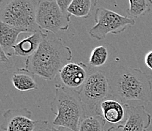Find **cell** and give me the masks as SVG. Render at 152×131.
<instances>
[{
    "label": "cell",
    "instance_id": "6da1fadb",
    "mask_svg": "<svg viewBox=\"0 0 152 131\" xmlns=\"http://www.w3.org/2000/svg\"><path fill=\"white\" fill-rule=\"evenodd\" d=\"M72 58V50L61 39L52 33H45L38 49L26 59L23 68L45 81H52Z\"/></svg>",
    "mask_w": 152,
    "mask_h": 131
},
{
    "label": "cell",
    "instance_id": "7a4b0ae2",
    "mask_svg": "<svg viewBox=\"0 0 152 131\" xmlns=\"http://www.w3.org/2000/svg\"><path fill=\"white\" fill-rule=\"evenodd\" d=\"M107 75L110 95L124 104L131 101L152 102L151 77L141 69L121 67Z\"/></svg>",
    "mask_w": 152,
    "mask_h": 131
},
{
    "label": "cell",
    "instance_id": "3957f363",
    "mask_svg": "<svg viewBox=\"0 0 152 131\" xmlns=\"http://www.w3.org/2000/svg\"><path fill=\"white\" fill-rule=\"evenodd\" d=\"M50 107L55 115L52 124L78 131L80 121L84 115L80 90L69 89L62 84H56Z\"/></svg>",
    "mask_w": 152,
    "mask_h": 131
},
{
    "label": "cell",
    "instance_id": "277c9868",
    "mask_svg": "<svg viewBox=\"0 0 152 131\" xmlns=\"http://www.w3.org/2000/svg\"><path fill=\"white\" fill-rule=\"evenodd\" d=\"M38 0H1L0 22L21 30L34 34L40 30L37 24Z\"/></svg>",
    "mask_w": 152,
    "mask_h": 131
},
{
    "label": "cell",
    "instance_id": "5b68a950",
    "mask_svg": "<svg viewBox=\"0 0 152 131\" xmlns=\"http://www.w3.org/2000/svg\"><path fill=\"white\" fill-rule=\"evenodd\" d=\"M80 93L84 107V114H96L95 111L101 102L110 95L108 75L88 64V75L80 89Z\"/></svg>",
    "mask_w": 152,
    "mask_h": 131
},
{
    "label": "cell",
    "instance_id": "8992f818",
    "mask_svg": "<svg viewBox=\"0 0 152 131\" xmlns=\"http://www.w3.org/2000/svg\"><path fill=\"white\" fill-rule=\"evenodd\" d=\"M95 24L89 30V35L98 40L105 39L109 34L114 35L121 34L134 26L135 23L133 18L103 7L98 8L95 12Z\"/></svg>",
    "mask_w": 152,
    "mask_h": 131
},
{
    "label": "cell",
    "instance_id": "52a82bcc",
    "mask_svg": "<svg viewBox=\"0 0 152 131\" xmlns=\"http://www.w3.org/2000/svg\"><path fill=\"white\" fill-rule=\"evenodd\" d=\"M36 20L41 30H46L53 34L67 31L70 27V18L61 11L57 0L39 1Z\"/></svg>",
    "mask_w": 152,
    "mask_h": 131
},
{
    "label": "cell",
    "instance_id": "ba28073f",
    "mask_svg": "<svg viewBox=\"0 0 152 131\" xmlns=\"http://www.w3.org/2000/svg\"><path fill=\"white\" fill-rule=\"evenodd\" d=\"M33 113L27 108L9 109L2 114L1 130L2 131H38V128L48 124L46 121L32 119Z\"/></svg>",
    "mask_w": 152,
    "mask_h": 131
},
{
    "label": "cell",
    "instance_id": "9c48e42d",
    "mask_svg": "<svg viewBox=\"0 0 152 131\" xmlns=\"http://www.w3.org/2000/svg\"><path fill=\"white\" fill-rule=\"evenodd\" d=\"M126 105L110 95L101 102L95 113L106 122L120 126L126 118Z\"/></svg>",
    "mask_w": 152,
    "mask_h": 131
},
{
    "label": "cell",
    "instance_id": "30bf717a",
    "mask_svg": "<svg viewBox=\"0 0 152 131\" xmlns=\"http://www.w3.org/2000/svg\"><path fill=\"white\" fill-rule=\"evenodd\" d=\"M151 124V115L144 105H126V118L124 124L117 126L122 131H146Z\"/></svg>",
    "mask_w": 152,
    "mask_h": 131
},
{
    "label": "cell",
    "instance_id": "8fae6325",
    "mask_svg": "<svg viewBox=\"0 0 152 131\" xmlns=\"http://www.w3.org/2000/svg\"><path fill=\"white\" fill-rule=\"evenodd\" d=\"M88 75V64L83 62H70L61 70L59 76L63 86L80 90Z\"/></svg>",
    "mask_w": 152,
    "mask_h": 131
},
{
    "label": "cell",
    "instance_id": "7c38bea8",
    "mask_svg": "<svg viewBox=\"0 0 152 131\" xmlns=\"http://www.w3.org/2000/svg\"><path fill=\"white\" fill-rule=\"evenodd\" d=\"M44 34L45 33L40 30L17 42L13 47L14 56L22 58L26 57V59L31 56L40 45Z\"/></svg>",
    "mask_w": 152,
    "mask_h": 131
},
{
    "label": "cell",
    "instance_id": "4fadbf2b",
    "mask_svg": "<svg viewBox=\"0 0 152 131\" xmlns=\"http://www.w3.org/2000/svg\"><path fill=\"white\" fill-rule=\"evenodd\" d=\"M0 45L1 49L5 52L9 57L14 56L13 47L17 43L19 34H22L21 30L7 25L0 22Z\"/></svg>",
    "mask_w": 152,
    "mask_h": 131
},
{
    "label": "cell",
    "instance_id": "5bb4252c",
    "mask_svg": "<svg viewBox=\"0 0 152 131\" xmlns=\"http://www.w3.org/2000/svg\"><path fill=\"white\" fill-rule=\"evenodd\" d=\"M12 83L18 90L30 92L39 89L34 75L24 68H18L12 76Z\"/></svg>",
    "mask_w": 152,
    "mask_h": 131
},
{
    "label": "cell",
    "instance_id": "9a60e30c",
    "mask_svg": "<svg viewBox=\"0 0 152 131\" xmlns=\"http://www.w3.org/2000/svg\"><path fill=\"white\" fill-rule=\"evenodd\" d=\"M97 4L95 0H72L68 8V13L80 18H87Z\"/></svg>",
    "mask_w": 152,
    "mask_h": 131
},
{
    "label": "cell",
    "instance_id": "2e32d148",
    "mask_svg": "<svg viewBox=\"0 0 152 131\" xmlns=\"http://www.w3.org/2000/svg\"><path fill=\"white\" fill-rule=\"evenodd\" d=\"M106 121L97 114H84L80 121L78 131H104Z\"/></svg>",
    "mask_w": 152,
    "mask_h": 131
},
{
    "label": "cell",
    "instance_id": "e0dca14e",
    "mask_svg": "<svg viewBox=\"0 0 152 131\" xmlns=\"http://www.w3.org/2000/svg\"><path fill=\"white\" fill-rule=\"evenodd\" d=\"M129 4L127 14L133 18L146 15L152 8V1L151 0H129Z\"/></svg>",
    "mask_w": 152,
    "mask_h": 131
},
{
    "label": "cell",
    "instance_id": "ac0fdd59",
    "mask_svg": "<svg viewBox=\"0 0 152 131\" xmlns=\"http://www.w3.org/2000/svg\"><path fill=\"white\" fill-rule=\"evenodd\" d=\"M108 56V50L105 46L104 45L96 46L94 48L90 54L89 65L94 68L102 67L107 62Z\"/></svg>",
    "mask_w": 152,
    "mask_h": 131
},
{
    "label": "cell",
    "instance_id": "d6986e66",
    "mask_svg": "<svg viewBox=\"0 0 152 131\" xmlns=\"http://www.w3.org/2000/svg\"><path fill=\"white\" fill-rule=\"evenodd\" d=\"M1 71L3 74L4 71H9L12 67V63L2 49H1Z\"/></svg>",
    "mask_w": 152,
    "mask_h": 131
},
{
    "label": "cell",
    "instance_id": "ffe728a7",
    "mask_svg": "<svg viewBox=\"0 0 152 131\" xmlns=\"http://www.w3.org/2000/svg\"><path fill=\"white\" fill-rule=\"evenodd\" d=\"M72 0H57V3L58 5L59 8H60L61 11L63 12L64 15H66L67 17L70 18L71 15L68 13V8L70 5L71 4Z\"/></svg>",
    "mask_w": 152,
    "mask_h": 131
},
{
    "label": "cell",
    "instance_id": "44dd1931",
    "mask_svg": "<svg viewBox=\"0 0 152 131\" xmlns=\"http://www.w3.org/2000/svg\"><path fill=\"white\" fill-rule=\"evenodd\" d=\"M45 131H74L72 130L69 129L67 127H58V126H55V125H49L48 124L45 128Z\"/></svg>",
    "mask_w": 152,
    "mask_h": 131
},
{
    "label": "cell",
    "instance_id": "7402d4cb",
    "mask_svg": "<svg viewBox=\"0 0 152 131\" xmlns=\"http://www.w3.org/2000/svg\"><path fill=\"white\" fill-rule=\"evenodd\" d=\"M145 64L151 70H152V50L148 52L145 57Z\"/></svg>",
    "mask_w": 152,
    "mask_h": 131
},
{
    "label": "cell",
    "instance_id": "603a6c76",
    "mask_svg": "<svg viewBox=\"0 0 152 131\" xmlns=\"http://www.w3.org/2000/svg\"><path fill=\"white\" fill-rule=\"evenodd\" d=\"M114 129H115V127H110V129H109L107 131H112V130H114Z\"/></svg>",
    "mask_w": 152,
    "mask_h": 131
},
{
    "label": "cell",
    "instance_id": "cb8c5ba5",
    "mask_svg": "<svg viewBox=\"0 0 152 131\" xmlns=\"http://www.w3.org/2000/svg\"><path fill=\"white\" fill-rule=\"evenodd\" d=\"M45 128H42V129H40V130H38V131H45Z\"/></svg>",
    "mask_w": 152,
    "mask_h": 131
}]
</instances>
